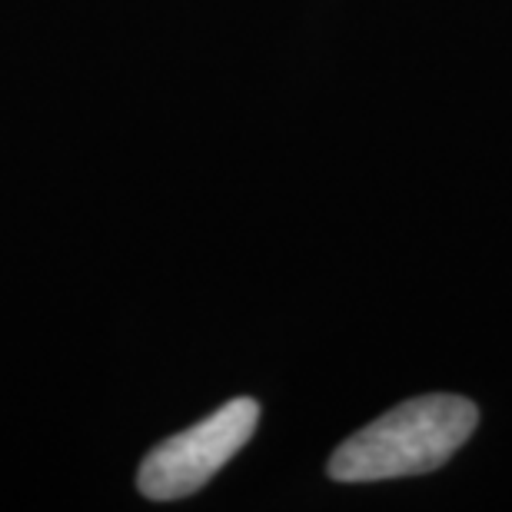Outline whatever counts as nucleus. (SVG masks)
Returning <instances> with one entry per match:
<instances>
[{
    "label": "nucleus",
    "mask_w": 512,
    "mask_h": 512,
    "mask_svg": "<svg viewBox=\"0 0 512 512\" xmlns=\"http://www.w3.org/2000/svg\"><path fill=\"white\" fill-rule=\"evenodd\" d=\"M476 423L479 409L466 396L406 399L340 443L330 456V476L336 483H383L433 473L463 449Z\"/></svg>",
    "instance_id": "nucleus-1"
},
{
    "label": "nucleus",
    "mask_w": 512,
    "mask_h": 512,
    "mask_svg": "<svg viewBox=\"0 0 512 512\" xmlns=\"http://www.w3.org/2000/svg\"><path fill=\"white\" fill-rule=\"evenodd\" d=\"M260 403L250 396L230 399L217 413L200 419L180 436H170L147 453L140 466L137 486L147 499L170 503L207 486L253 436Z\"/></svg>",
    "instance_id": "nucleus-2"
}]
</instances>
